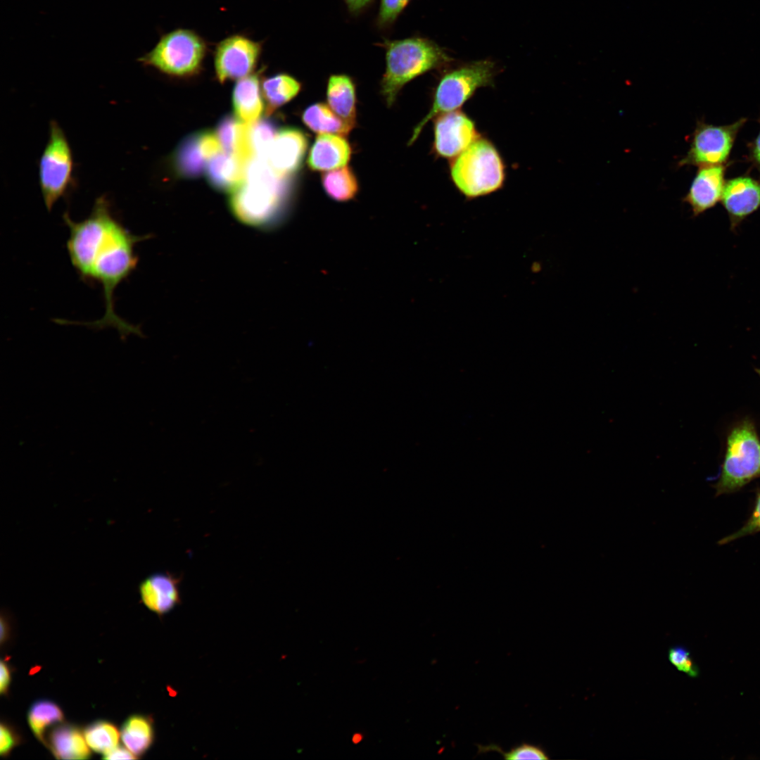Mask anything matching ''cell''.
Returning a JSON list of instances; mask_svg holds the SVG:
<instances>
[{
  "instance_id": "6da1fadb",
  "label": "cell",
  "mask_w": 760,
  "mask_h": 760,
  "mask_svg": "<svg viewBox=\"0 0 760 760\" xmlns=\"http://www.w3.org/2000/svg\"><path fill=\"white\" fill-rule=\"evenodd\" d=\"M63 220L69 229L67 250L71 263L86 281L100 284L105 303L103 316L85 323L95 328H115L122 336L140 331L115 312L114 293L137 264L135 245L143 239L132 234L113 215L104 196L96 198L90 215L74 221L68 213Z\"/></svg>"
},
{
  "instance_id": "7a4b0ae2",
  "label": "cell",
  "mask_w": 760,
  "mask_h": 760,
  "mask_svg": "<svg viewBox=\"0 0 760 760\" xmlns=\"http://www.w3.org/2000/svg\"><path fill=\"white\" fill-rule=\"evenodd\" d=\"M284 177L279 176L265 159L253 158L246 167L241 185L234 191L231 206L243 222L270 224L282 215L286 200Z\"/></svg>"
},
{
  "instance_id": "3957f363",
  "label": "cell",
  "mask_w": 760,
  "mask_h": 760,
  "mask_svg": "<svg viewBox=\"0 0 760 760\" xmlns=\"http://www.w3.org/2000/svg\"><path fill=\"white\" fill-rule=\"evenodd\" d=\"M383 46L386 50V70L381 91L388 106L394 103L405 84L450 61L440 46L424 38L386 39Z\"/></svg>"
},
{
  "instance_id": "277c9868",
  "label": "cell",
  "mask_w": 760,
  "mask_h": 760,
  "mask_svg": "<svg viewBox=\"0 0 760 760\" xmlns=\"http://www.w3.org/2000/svg\"><path fill=\"white\" fill-rule=\"evenodd\" d=\"M760 478V438L754 422L746 417L728 429L716 495L740 490Z\"/></svg>"
},
{
  "instance_id": "5b68a950",
  "label": "cell",
  "mask_w": 760,
  "mask_h": 760,
  "mask_svg": "<svg viewBox=\"0 0 760 760\" xmlns=\"http://www.w3.org/2000/svg\"><path fill=\"white\" fill-rule=\"evenodd\" d=\"M450 171L455 186L470 198L499 190L505 179L499 152L490 141L480 137L453 158Z\"/></svg>"
},
{
  "instance_id": "8992f818",
  "label": "cell",
  "mask_w": 760,
  "mask_h": 760,
  "mask_svg": "<svg viewBox=\"0 0 760 760\" xmlns=\"http://www.w3.org/2000/svg\"><path fill=\"white\" fill-rule=\"evenodd\" d=\"M495 73V68L493 62L479 61L445 74L436 87L431 108L414 129L410 144L417 139L430 120L441 114L457 110L479 88L490 85Z\"/></svg>"
},
{
  "instance_id": "52a82bcc",
  "label": "cell",
  "mask_w": 760,
  "mask_h": 760,
  "mask_svg": "<svg viewBox=\"0 0 760 760\" xmlns=\"http://www.w3.org/2000/svg\"><path fill=\"white\" fill-rule=\"evenodd\" d=\"M206 50L205 40L196 32L177 29L163 34L152 50L138 61L167 75L187 76L200 69Z\"/></svg>"
},
{
  "instance_id": "ba28073f",
  "label": "cell",
  "mask_w": 760,
  "mask_h": 760,
  "mask_svg": "<svg viewBox=\"0 0 760 760\" xmlns=\"http://www.w3.org/2000/svg\"><path fill=\"white\" fill-rule=\"evenodd\" d=\"M73 156L68 139L56 121L49 124V136L39 163V186L44 205L51 211L73 182Z\"/></svg>"
},
{
  "instance_id": "9c48e42d",
  "label": "cell",
  "mask_w": 760,
  "mask_h": 760,
  "mask_svg": "<svg viewBox=\"0 0 760 760\" xmlns=\"http://www.w3.org/2000/svg\"><path fill=\"white\" fill-rule=\"evenodd\" d=\"M746 122V118L726 125H714L703 120L698 121L689 150L678 162L679 166L701 167L728 163L737 134Z\"/></svg>"
},
{
  "instance_id": "30bf717a",
  "label": "cell",
  "mask_w": 760,
  "mask_h": 760,
  "mask_svg": "<svg viewBox=\"0 0 760 760\" xmlns=\"http://www.w3.org/2000/svg\"><path fill=\"white\" fill-rule=\"evenodd\" d=\"M262 44L243 34L220 41L214 53L215 73L220 82L246 77L255 67Z\"/></svg>"
},
{
  "instance_id": "8fae6325",
  "label": "cell",
  "mask_w": 760,
  "mask_h": 760,
  "mask_svg": "<svg viewBox=\"0 0 760 760\" xmlns=\"http://www.w3.org/2000/svg\"><path fill=\"white\" fill-rule=\"evenodd\" d=\"M433 129V151L444 158H455L479 137L474 122L458 110L438 115Z\"/></svg>"
},
{
  "instance_id": "7c38bea8",
  "label": "cell",
  "mask_w": 760,
  "mask_h": 760,
  "mask_svg": "<svg viewBox=\"0 0 760 760\" xmlns=\"http://www.w3.org/2000/svg\"><path fill=\"white\" fill-rule=\"evenodd\" d=\"M721 202L728 214L730 230L736 231L745 220L760 208V181L749 175L727 179Z\"/></svg>"
},
{
  "instance_id": "4fadbf2b",
  "label": "cell",
  "mask_w": 760,
  "mask_h": 760,
  "mask_svg": "<svg viewBox=\"0 0 760 760\" xmlns=\"http://www.w3.org/2000/svg\"><path fill=\"white\" fill-rule=\"evenodd\" d=\"M728 165V163L699 167L683 198L690 205L693 217L699 216L721 201Z\"/></svg>"
},
{
  "instance_id": "5bb4252c",
  "label": "cell",
  "mask_w": 760,
  "mask_h": 760,
  "mask_svg": "<svg viewBox=\"0 0 760 760\" xmlns=\"http://www.w3.org/2000/svg\"><path fill=\"white\" fill-rule=\"evenodd\" d=\"M308 139L303 132L287 128L277 132L266 160L280 177L297 170L303 160Z\"/></svg>"
},
{
  "instance_id": "9a60e30c",
  "label": "cell",
  "mask_w": 760,
  "mask_h": 760,
  "mask_svg": "<svg viewBox=\"0 0 760 760\" xmlns=\"http://www.w3.org/2000/svg\"><path fill=\"white\" fill-rule=\"evenodd\" d=\"M182 578L170 572H157L139 585L141 602L151 612L163 615L181 602Z\"/></svg>"
},
{
  "instance_id": "2e32d148",
  "label": "cell",
  "mask_w": 760,
  "mask_h": 760,
  "mask_svg": "<svg viewBox=\"0 0 760 760\" xmlns=\"http://www.w3.org/2000/svg\"><path fill=\"white\" fill-rule=\"evenodd\" d=\"M222 150L217 135L203 133L192 136L179 148L175 158L179 172L187 177L200 175L209 160Z\"/></svg>"
},
{
  "instance_id": "e0dca14e",
  "label": "cell",
  "mask_w": 760,
  "mask_h": 760,
  "mask_svg": "<svg viewBox=\"0 0 760 760\" xmlns=\"http://www.w3.org/2000/svg\"><path fill=\"white\" fill-rule=\"evenodd\" d=\"M349 143L343 136L319 134L312 144L308 158L309 167L327 171L346 166L351 156Z\"/></svg>"
},
{
  "instance_id": "ac0fdd59",
  "label": "cell",
  "mask_w": 760,
  "mask_h": 760,
  "mask_svg": "<svg viewBox=\"0 0 760 760\" xmlns=\"http://www.w3.org/2000/svg\"><path fill=\"white\" fill-rule=\"evenodd\" d=\"M247 163L236 155L221 151L207 163L208 180L221 190L234 191L243 181Z\"/></svg>"
},
{
  "instance_id": "d6986e66",
  "label": "cell",
  "mask_w": 760,
  "mask_h": 760,
  "mask_svg": "<svg viewBox=\"0 0 760 760\" xmlns=\"http://www.w3.org/2000/svg\"><path fill=\"white\" fill-rule=\"evenodd\" d=\"M233 104L238 118L246 124L257 121L263 110L257 75H251L240 80L233 92Z\"/></svg>"
},
{
  "instance_id": "ffe728a7",
  "label": "cell",
  "mask_w": 760,
  "mask_h": 760,
  "mask_svg": "<svg viewBox=\"0 0 760 760\" xmlns=\"http://www.w3.org/2000/svg\"><path fill=\"white\" fill-rule=\"evenodd\" d=\"M51 750L57 759H86L90 756L84 733L78 728L63 724L54 728L49 735Z\"/></svg>"
},
{
  "instance_id": "44dd1931",
  "label": "cell",
  "mask_w": 760,
  "mask_h": 760,
  "mask_svg": "<svg viewBox=\"0 0 760 760\" xmlns=\"http://www.w3.org/2000/svg\"><path fill=\"white\" fill-rule=\"evenodd\" d=\"M330 108L341 118L355 125L356 115L355 87L352 78L346 75H332L327 89Z\"/></svg>"
},
{
  "instance_id": "7402d4cb",
  "label": "cell",
  "mask_w": 760,
  "mask_h": 760,
  "mask_svg": "<svg viewBox=\"0 0 760 760\" xmlns=\"http://www.w3.org/2000/svg\"><path fill=\"white\" fill-rule=\"evenodd\" d=\"M302 120L312 131L318 134L347 135L354 125L338 116L331 108L323 103H314L308 107L303 113Z\"/></svg>"
},
{
  "instance_id": "603a6c76",
  "label": "cell",
  "mask_w": 760,
  "mask_h": 760,
  "mask_svg": "<svg viewBox=\"0 0 760 760\" xmlns=\"http://www.w3.org/2000/svg\"><path fill=\"white\" fill-rule=\"evenodd\" d=\"M248 127L232 117L223 119L217 130V137L224 152L236 155L246 162L253 158L248 144Z\"/></svg>"
},
{
  "instance_id": "cb8c5ba5",
  "label": "cell",
  "mask_w": 760,
  "mask_h": 760,
  "mask_svg": "<svg viewBox=\"0 0 760 760\" xmlns=\"http://www.w3.org/2000/svg\"><path fill=\"white\" fill-rule=\"evenodd\" d=\"M120 735L125 746L136 756H140L152 744L153 739L152 722L146 716L133 715L123 723Z\"/></svg>"
},
{
  "instance_id": "d4e9b609",
  "label": "cell",
  "mask_w": 760,
  "mask_h": 760,
  "mask_svg": "<svg viewBox=\"0 0 760 760\" xmlns=\"http://www.w3.org/2000/svg\"><path fill=\"white\" fill-rule=\"evenodd\" d=\"M322 183L327 194L339 202L353 199L358 191L356 177L348 166L324 173L322 177Z\"/></svg>"
},
{
  "instance_id": "484cf974",
  "label": "cell",
  "mask_w": 760,
  "mask_h": 760,
  "mask_svg": "<svg viewBox=\"0 0 760 760\" xmlns=\"http://www.w3.org/2000/svg\"><path fill=\"white\" fill-rule=\"evenodd\" d=\"M300 82L287 74H278L266 79L262 84L268 110H274L295 97L300 90Z\"/></svg>"
},
{
  "instance_id": "4316f807",
  "label": "cell",
  "mask_w": 760,
  "mask_h": 760,
  "mask_svg": "<svg viewBox=\"0 0 760 760\" xmlns=\"http://www.w3.org/2000/svg\"><path fill=\"white\" fill-rule=\"evenodd\" d=\"M63 711L54 702L49 700H39L34 702L28 711L27 721L35 737L46 743L44 732L46 729L55 723L63 721Z\"/></svg>"
},
{
  "instance_id": "83f0119b",
  "label": "cell",
  "mask_w": 760,
  "mask_h": 760,
  "mask_svg": "<svg viewBox=\"0 0 760 760\" xmlns=\"http://www.w3.org/2000/svg\"><path fill=\"white\" fill-rule=\"evenodd\" d=\"M84 738L89 747L94 751L105 754L119 742L120 733L115 725L99 721L88 726L84 731Z\"/></svg>"
},
{
  "instance_id": "f1b7e54d",
  "label": "cell",
  "mask_w": 760,
  "mask_h": 760,
  "mask_svg": "<svg viewBox=\"0 0 760 760\" xmlns=\"http://www.w3.org/2000/svg\"><path fill=\"white\" fill-rule=\"evenodd\" d=\"M276 134L274 126L267 120L248 124V144L253 158L267 159Z\"/></svg>"
},
{
  "instance_id": "f546056e",
  "label": "cell",
  "mask_w": 760,
  "mask_h": 760,
  "mask_svg": "<svg viewBox=\"0 0 760 760\" xmlns=\"http://www.w3.org/2000/svg\"><path fill=\"white\" fill-rule=\"evenodd\" d=\"M476 746L478 747V754L496 752L500 753L505 759L507 760H545L550 759L547 752L541 746L527 742H522L519 745H516L507 752L503 751L500 746L494 743H490L487 745H476Z\"/></svg>"
},
{
  "instance_id": "4dcf8cb0",
  "label": "cell",
  "mask_w": 760,
  "mask_h": 760,
  "mask_svg": "<svg viewBox=\"0 0 760 760\" xmlns=\"http://www.w3.org/2000/svg\"><path fill=\"white\" fill-rule=\"evenodd\" d=\"M670 663L678 671L690 677L696 678L699 674L697 664L690 656L689 650L681 645L671 647L668 652Z\"/></svg>"
},
{
  "instance_id": "1f68e13d",
  "label": "cell",
  "mask_w": 760,
  "mask_h": 760,
  "mask_svg": "<svg viewBox=\"0 0 760 760\" xmlns=\"http://www.w3.org/2000/svg\"><path fill=\"white\" fill-rule=\"evenodd\" d=\"M760 532V489L756 493L754 504L749 517L745 524L733 533L718 541L719 545L727 544L740 538Z\"/></svg>"
},
{
  "instance_id": "d6a6232c",
  "label": "cell",
  "mask_w": 760,
  "mask_h": 760,
  "mask_svg": "<svg viewBox=\"0 0 760 760\" xmlns=\"http://www.w3.org/2000/svg\"><path fill=\"white\" fill-rule=\"evenodd\" d=\"M411 0H380L376 24L384 29L391 26Z\"/></svg>"
},
{
  "instance_id": "836d02e7",
  "label": "cell",
  "mask_w": 760,
  "mask_h": 760,
  "mask_svg": "<svg viewBox=\"0 0 760 760\" xmlns=\"http://www.w3.org/2000/svg\"><path fill=\"white\" fill-rule=\"evenodd\" d=\"M18 740L15 733L6 724L0 726V754L6 756L9 754L13 747L17 744Z\"/></svg>"
},
{
  "instance_id": "e575fe53",
  "label": "cell",
  "mask_w": 760,
  "mask_h": 760,
  "mask_svg": "<svg viewBox=\"0 0 760 760\" xmlns=\"http://www.w3.org/2000/svg\"><path fill=\"white\" fill-rule=\"evenodd\" d=\"M760 124V117L758 119ZM747 159L760 174V130L756 138L748 144Z\"/></svg>"
},
{
  "instance_id": "d590c367",
  "label": "cell",
  "mask_w": 760,
  "mask_h": 760,
  "mask_svg": "<svg viewBox=\"0 0 760 760\" xmlns=\"http://www.w3.org/2000/svg\"><path fill=\"white\" fill-rule=\"evenodd\" d=\"M137 757L127 747H116L112 750L103 754L104 759H134Z\"/></svg>"
},
{
  "instance_id": "8d00e7d4",
  "label": "cell",
  "mask_w": 760,
  "mask_h": 760,
  "mask_svg": "<svg viewBox=\"0 0 760 760\" xmlns=\"http://www.w3.org/2000/svg\"><path fill=\"white\" fill-rule=\"evenodd\" d=\"M349 12L353 15L360 13L369 7L374 0H343Z\"/></svg>"
},
{
  "instance_id": "74e56055",
  "label": "cell",
  "mask_w": 760,
  "mask_h": 760,
  "mask_svg": "<svg viewBox=\"0 0 760 760\" xmlns=\"http://www.w3.org/2000/svg\"><path fill=\"white\" fill-rule=\"evenodd\" d=\"M0 669V692L1 694H6L11 683V671L4 661H1Z\"/></svg>"
},
{
  "instance_id": "f35d334b",
  "label": "cell",
  "mask_w": 760,
  "mask_h": 760,
  "mask_svg": "<svg viewBox=\"0 0 760 760\" xmlns=\"http://www.w3.org/2000/svg\"><path fill=\"white\" fill-rule=\"evenodd\" d=\"M8 624L7 621L3 616L1 619V642L3 643L7 638L8 634Z\"/></svg>"
},
{
  "instance_id": "ab89813d",
  "label": "cell",
  "mask_w": 760,
  "mask_h": 760,
  "mask_svg": "<svg viewBox=\"0 0 760 760\" xmlns=\"http://www.w3.org/2000/svg\"><path fill=\"white\" fill-rule=\"evenodd\" d=\"M363 739L364 735L362 733L359 732L354 733L351 736V742L354 745L360 744V742H362Z\"/></svg>"
},
{
  "instance_id": "60d3db41",
  "label": "cell",
  "mask_w": 760,
  "mask_h": 760,
  "mask_svg": "<svg viewBox=\"0 0 760 760\" xmlns=\"http://www.w3.org/2000/svg\"><path fill=\"white\" fill-rule=\"evenodd\" d=\"M755 371L759 374V376L760 377V368H755Z\"/></svg>"
}]
</instances>
